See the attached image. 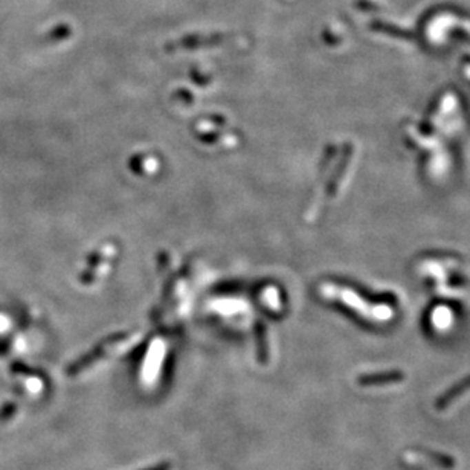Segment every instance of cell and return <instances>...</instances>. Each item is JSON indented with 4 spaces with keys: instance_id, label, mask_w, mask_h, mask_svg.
I'll return each instance as SVG.
<instances>
[{
    "instance_id": "277c9868",
    "label": "cell",
    "mask_w": 470,
    "mask_h": 470,
    "mask_svg": "<svg viewBox=\"0 0 470 470\" xmlns=\"http://www.w3.org/2000/svg\"><path fill=\"white\" fill-rule=\"evenodd\" d=\"M17 412V406L14 403H8L6 406H3L2 409H0V422H8L14 416H16Z\"/></svg>"
},
{
    "instance_id": "7a4b0ae2",
    "label": "cell",
    "mask_w": 470,
    "mask_h": 470,
    "mask_svg": "<svg viewBox=\"0 0 470 470\" xmlns=\"http://www.w3.org/2000/svg\"><path fill=\"white\" fill-rule=\"evenodd\" d=\"M417 453L420 455V457L431 461L432 464H436L438 469L453 470L455 466H457V461H455V458L451 457V455L440 453L436 451H427V449H417Z\"/></svg>"
},
{
    "instance_id": "3957f363",
    "label": "cell",
    "mask_w": 470,
    "mask_h": 470,
    "mask_svg": "<svg viewBox=\"0 0 470 470\" xmlns=\"http://www.w3.org/2000/svg\"><path fill=\"white\" fill-rule=\"evenodd\" d=\"M403 379V374L400 371H391L382 374H365L359 377V385L362 387H374V385H388L396 383Z\"/></svg>"
},
{
    "instance_id": "5b68a950",
    "label": "cell",
    "mask_w": 470,
    "mask_h": 470,
    "mask_svg": "<svg viewBox=\"0 0 470 470\" xmlns=\"http://www.w3.org/2000/svg\"><path fill=\"white\" fill-rule=\"evenodd\" d=\"M171 469V462L170 461H162L158 462V464H154L152 467H147L144 470H170Z\"/></svg>"
},
{
    "instance_id": "6da1fadb",
    "label": "cell",
    "mask_w": 470,
    "mask_h": 470,
    "mask_svg": "<svg viewBox=\"0 0 470 470\" xmlns=\"http://www.w3.org/2000/svg\"><path fill=\"white\" fill-rule=\"evenodd\" d=\"M469 389H470V377H466L464 380H461L457 385H453L451 389L446 391V393L438 398L437 403H436V409L437 411L447 409L452 402L457 400L461 394H464L466 391H469Z\"/></svg>"
}]
</instances>
